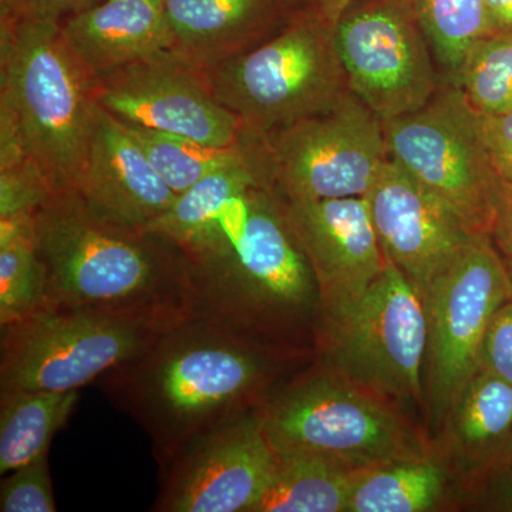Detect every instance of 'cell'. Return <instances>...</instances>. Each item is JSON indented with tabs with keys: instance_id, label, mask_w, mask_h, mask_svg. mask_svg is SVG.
Returning a JSON list of instances; mask_svg holds the SVG:
<instances>
[{
	"instance_id": "6da1fadb",
	"label": "cell",
	"mask_w": 512,
	"mask_h": 512,
	"mask_svg": "<svg viewBox=\"0 0 512 512\" xmlns=\"http://www.w3.org/2000/svg\"><path fill=\"white\" fill-rule=\"evenodd\" d=\"M313 357L188 313L96 384L143 427L161 466L194 437L254 412Z\"/></svg>"
},
{
	"instance_id": "7a4b0ae2",
	"label": "cell",
	"mask_w": 512,
	"mask_h": 512,
	"mask_svg": "<svg viewBox=\"0 0 512 512\" xmlns=\"http://www.w3.org/2000/svg\"><path fill=\"white\" fill-rule=\"evenodd\" d=\"M180 249L191 313L266 345L315 355L318 279L275 184L232 198Z\"/></svg>"
},
{
	"instance_id": "3957f363",
	"label": "cell",
	"mask_w": 512,
	"mask_h": 512,
	"mask_svg": "<svg viewBox=\"0 0 512 512\" xmlns=\"http://www.w3.org/2000/svg\"><path fill=\"white\" fill-rule=\"evenodd\" d=\"M45 303L168 326L191 313L181 249L153 231L94 214L76 190L53 192L33 215Z\"/></svg>"
},
{
	"instance_id": "277c9868",
	"label": "cell",
	"mask_w": 512,
	"mask_h": 512,
	"mask_svg": "<svg viewBox=\"0 0 512 512\" xmlns=\"http://www.w3.org/2000/svg\"><path fill=\"white\" fill-rule=\"evenodd\" d=\"M0 19V126L18 134L52 194L74 190L100 110L96 77L60 23Z\"/></svg>"
},
{
	"instance_id": "5b68a950",
	"label": "cell",
	"mask_w": 512,
	"mask_h": 512,
	"mask_svg": "<svg viewBox=\"0 0 512 512\" xmlns=\"http://www.w3.org/2000/svg\"><path fill=\"white\" fill-rule=\"evenodd\" d=\"M276 454L328 458L350 470L433 453L429 431L396 403L320 365L282 380L258 407Z\"/></svg>"
},
{
	"instance_id": "8992f818",
	"label": "cell",
	"mask_w": 512,
	"mask_h": 512,
	"mask_svg": "<svg viewBox=\"0 0 512 512\" xmlns=\"http://www.w3.org/2000/svg\"><path fill=\"white\" fill-rule=\"evenodd\" d=\"M335 25L298 10L271 39L205 72L212 93L261 137L333 109L349 93Z\"/></svg>"
},
{
	"instance_id": "52a82bcc",
	"label": "cell",
	"mask_w": 512,
	"mask_h": 512,
	"mask_svg": "<svg viewBox=\"0 0 512 512\" xmlns=\"http://www.w3.org/2000/svg\"><path fill=\"white\" fill-rule=\"evenodd\" d=\"M427 319L420 289L392 262L365 295L319 320L315 360L346 380L424 416Z\"/></svg>"
},
{
	"instance_id": "ba28073f",
	"label": "cell",
	"mask_w": 512,
	"mask_h": 512,
	"mask_svg": "<svg viewBox=\"0 0 512 512\" xmlns=\"http://www.w3.org/2000/svg\"><path fill=\"white\" fill-rule=\"evenodd\" d=\"M427 345L424 420L430 439L467 383L495 312L512 296V281L490 237L474 234L424 289Z\"/></svg>"
},
{
	"instance_id": "9c48e42d",
	"label": "cell",
	"mask_w": 512,
	"mask_h": 512,
	"mask_svg": "<svg viewBox=\"0 0 512 512\" xmlns=\"http://www.w3.org/2000/svg\"><path fill=\"white\" fill-rule=\"evenodd\" d=\"M165 326L87 309L42 306L2 330L0 392H74L137 356Z\"/></svg>"
},
{
	"instance_id": "30bf717a",
	"label": "cell",
	"mask_w": 512,
	"mask_h": 512,
	"mask_svg": "<svg viewBox=\"0 0 512 512\" xmlns=\"http://www.w3.org/2000/svg\"><path fill=\"white\" fill-rule=\"evenodd\" d=\"M383 127L389 158L446 201L473 234H490L501 178L464 93L441 84L426 106Z\"/></svg>"
},
{
	"instance_id": "8fae6325",
	"label": "cell",
	"mask_w": 512,
	"mask_h": 512,
	"mask_svg": "<svg viewBox=\"0 0 512 512\" xmlns=\"http://www.w3.org/2000/svg\"><path fill=\"white\" fill-rule=\"evenodd\" d=\"M349 92L383 121L426 106L441 83L436 57L410 0H366L335 25Z\"/></svg>"
},
{
	"instance_id": "7c38bea8",
	"label": "cell",
	"mask_w": 512,
	"mask_h": 512,
	"mask_svg": "<svg viewBox=\"0 0 512 512\" xmlns=\"http://www.w3.org/2000/svg\"><path fill=\"white\" fill-rule=\"evenodd\" d=\"M264 140L276 190L286 200L365 197L389 158L383 120L352 92Z\"/></svg>"
},
{
	"instance_id": "4fadbf2b",
	"label": "cell",
	"mask_w": 512,
	"mask_h": 512,
	"mask_svg": "<svg viewBox=\"0 0 512 512\" xmlns=\"http://www.w3.org/2000/svg\"><path fill=\"white\" fill-rule=\"evenodd\" d=\"M101 109L123 123L212 147L237 146L244 123L212 93L207 73L173 49L96 77Z\"/></svg>"
},
{
	"instance_id": "5bb4252c",
	"label": "cell",
	"mask_w": 512,
	"mask_h": 512,
	"mask_svg": "<svg viewBox=\"0 0 512 512\" xmlns=\"http://www.w3.org/2000/svg\"><path fill=\"white\" fill-rule=\"evenodd\" d=\"M276 453L258 409L194 437L160 466L156 512H252L271 483Z\"/></svg>"
},
{
	"instance_id": "9a60e30c",
	"label": "cell",
	"mask_w": 512,
	"mask_h": 512,
	"mask_svg": "<svg viewBox=\"0 0 512 512\" xmlns=\"http://www.w3.org/2000/svg\"><path fill=\"white\" fill-rule=\"evenodd\" d=\"M365 198L384 256L421 293L474 235L446 201L392 158Z\"/></svg>"
},
{
	"instance_id": "2e32d148",
	"label": "cell",
	"mask_w": 512,
	"mask_h": 512,
	"mask_svg": "<svg viewBox=\"0 0 512 512\" xmlns=\"http://www.w3.org/2000/svg\"><path fill=\"white\" fill-rule=\"evenodd\" d=\"M286 205L318 279L320 319L352 308L387 264L366 198Z\"/></svg>"
},
{
	"instance_id": "e0dca14e",
	"label": "cell",
	"mask_w": 512,
	"mask_h": 512,
	"mask_svg": "<svg viewBox=\"0 0 512 512\" xmlns=\"http://www.w3.org/2000/svg\"><path fill=\"white\" fill-rule=\"evenodd\" d=\"M74 190L94 214L140 231H148L177 198L127 127L101 107Z\"/></svg>"
},
{
	"instance_id": "ac0fdd59",
	"label": "cell",
	"mask_w": 512,
	"mask_h": 512,
	"mask_svg": "<svg viewBox=\"0 0 512 512\" xmlns=\"http://www.w3.org/2000/svg\"><path fill=\"white\" fill-rule=\"evenodd\" d=\"M173 50L204 72L251 52L298 13L295 0H164Z\"/></svg>"
},
{
	"instance_id": "d6986e66",
	"label": "cell",
	"mask_w": 512,
	"mask_h": 512,
	"mask_svg": "<svg viewBox=\"0 0 512 512\" xmlns=\"http://www.w3.org/2000/svg\"><path fill=\"white\" fill-rule=\"evenodd\" d=\"M431 443L460 481V487L510 454L512 383L488 370H478L431 437Z\"/></svg>"
},
{
	"instance_id": "ffe728a7",
	"label": "cell",
	"mask_w": 512,
	"mask_h": 512,
	"mask_svg": "<svg viewBox=\"0 0 512 512\" xmlns=\"http://www.w3.org/2000/svg\"><path fill=\"white\" fill-rule=\"evenodd\" d=\"M60 25L94 77L174 46L164 0H100Z\"/></svg>"
},
{
	"instance_id": "44dd1931",
	"label": "cell",
	"mask_w": 512,
	"mask_h": 512,
	"mask_svg": "<svg viewBox=\"0 0 512 512\" xmlns=\"http://www.w3.org/2000/svg\"><path fill=\"white\" fill-rule=\"evenodd\" d=\"M460 481L436 451L359 471L346 512L460 511Z\"/></svg>"
},
{
	"instance_id": "7402d4cb",
	"label": "cell",
	"mask_w": 512,
	"mask_h": 512,
	"mask_svg": "<svg viewBox=\"0 0 512 512\" xmlns=\"http://www.w3.org/2000/svg\"><path fill=\"white\" fill-rule=\"evenodd\" d=\"M79 399V390L0 392V473H10L47 456Z\"/></svg>"
},
{
	"instance_id": "603a6c76",
	"label": "cell",
	"mask_w": 512,
	"mask_h": 512,
	"mask_svg": "<svg viewBox=\"0 0 512 512\" xmlns=\"http://www.w3.org/2000/svg\"><path fill=\"white\" fill-rule=\"evenodd\" d=\"M359 471L309 454H276L274 476L252 512H346Z\"/></svg>"
},
{
	"instance_id": "cb8c5ba5",
	"label": "cell",
	"mask_w": 512,
	"mask_h": 512,
	"mask_svg": "<svg viewBox=\"0 0 512 512\" xmlns=\"http://www.w3.org/2000/svg\"><path fill=\"white\" fill-rule=\"evenodd\" d=\"M46 279L30 222L0 224V328L45 303Z\"/></svg>"
},
{
	"instance_id": "d4e9b609",
	"label": "cell",
	"mask_w": 512,
	"mask_h": 512,
	"mask_svg": "<svg viewBox=\"0 0 512 512\" xmlns=\"http://www.w3.org/2000/svg\"><path fill=\"white\" fill-rule=\"evenodd\" d=\"M123 124L138 146L143 148L164 183L177 195L198 183L205 175L234 161L244 150L247 134L245 131L237 146L212 147L178 134Z\"/></svg>"
},
{
	"instance_id": "484cf974",
	"label": "cell",
	"mask_w": 512,
	"mask_h": 512,
	"mask_svg": "<svg viewBox=\"0 0 512 512\" xmlns=\"http://www.w3.org/2000/svg\"><path fill=\"white\" fill-rule=\"evenodd\" d=\"M446 83L456 79L476 40L495 32L484 0H410Z\"/></svg>"
},
{
	"instance_id": "4316f807",
	"label": "cell",
	"mask_w": 512,
	"mask_h": 512,
	"mask_svg": "<svg viewBox=\"0 0 512 512\" xmlns=\"http://www.w3.org/2000/svg\"><path fill=\"white\" fill-rule=\"evenodd\" d=\"M468 103L480 116L512 110V33L491 32L471 45L456 79Z\"/></svg>"
},
{
	"instance_id": "83f0119b",
	"label": "cell",
	"mask_w": 512,
	"mask_h": 512,
	"mask_svg": "<svg viewBox=\"0 0 512 512\" xmlns=\"http://www.w3.org/2000/svg\"><path fill=\"white\" fill-rule=\"evenodd\" d=\"M0 511H56L47 456L10 471L0 487Z\"/></svg>"
},
{
	"instance_id": "f1b7e54d",
	"label": "cell",
	"mask_w": 512,
	"mask_h": 512,
	"mask_svg": "<svg viewBox=\"0 0 512 512\" xmlns=\"http://www.w3.org/2000/svg\"><path fill=\"white\" fill-rule=\"evenodd\" d=\"M460 511L512 512V451L463 484Z\"/></svg>"
},
{
	"instance_id": "f546056e",
	"label": "cell",
	"mask_w": 512,
	"mask_h": 512,
	"mask_svg": "<svg viewBox=\"0 0 512 512\" xmlns=\"http://www.w3.org/2000/svg\"><path fill=\"white\" fill-rule=\"evenodd\" d=\"M481 369L512 383V296L495 312L488 326Z\"/></svg>"
},
{
	"instance_id": "4dcf8cb0",
	"label": "cell",
	"mask_w": 512,
	"mask_h": 512,
	"mask_svg": "<svg viewBox=\"0 0 512 512\" xmlns=\"http://www.w3.org/2000/svg\"><path fill=\"white\" fill-rule=\"evenodd\" d=\"M100 0H0V18L13 22L62 23Z\"/></svg>"
},
{
	"instance_id": "1f68e13d",
	"label": "cell",
	"mask_w": 512,
	"mask_h": 512,
	"mask_svg": "<svg viewBox=\"0 0 512 512\" xmlns=\"http://www.w3.org/2000/svg\"><path fill=\"white\" fill-rule=\"evenodd\" d=\"M480 126L498 177L512 181V110L497 116H480Z\"/></svg>"
},
{
	"instance_id": "d6a6232c",
	"label": "cell",
	"mask_w": 512,
	"mask_h": 512,
	"mask_svg": "<svg viewBox=\"0 0 512 512\" xmlns=\"http://www.w3.org/2000/svg\"><path fill=\"white\" fill-rule=\"evenodd\" d=\"M488 237L512 281V181L501 180L494 221Z\"/></svg>"
},
{
	"instance_id": "836d02e7",
	"label": "cell",
	"mask_w": 512,
	"mask_h": 512,
	"mask_svg": "<svg viewBox=\"0 0 512 512\" xmlns=\"http://www.w3.org/2000/svg\"><path fill=\"white\" fill-rule=\"evenodd\" d=\"M295 2L302 12L312 13L330 23H336L357 0H295Z\"/></svg>"
},
{
	"instance_id": "e575fe53",
	"label": "cell",
	"mask_w": 512,
	"mask_h": 512,
	"mask_svg": "<svg viewBox=\"0 0 512 512\" xmlns=\"http://www.w3.org/2000/svg\"><path fill=\"white\" fill-rule=\"evenodd\" d=\"M495 32L512 33V0H484Z\"/></svg>"
}]
</instances>
